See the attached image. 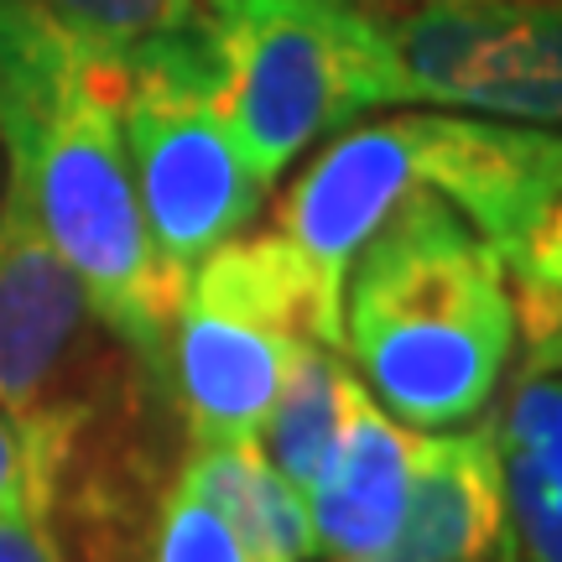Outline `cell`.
Returning a JSON list of instances; mask_svg holds the SVG:
<instances>
[{"mask_svg":"<svg viewBox=\"0 0 562 562\" xmlns=\"http://www.w3.org/2000/svg\"><path fill=\"white\" fill-rule=\"evenodd\" d=\"M125 68L32 0H0V151L47 245L89 307L146 364L167 370L178 292L131 182L121 125Z\"/></svg>","mask_w":562,"mask_h":562,"instance_id":"1","label":"cell"},{"mask_svg":"<svg viewBox=\"0 0 562 562\" xmlns=\"http://www.w3.org/2000/svg\"><path fill=\"white\" fill-rule=\"evenodd\" d=\"M516 355V297L501 250L448 203L406 193L344 271V360L417 432L463 427Z\"/></svg>","mask_w":562,"mask_h":562,"instance_id":"2","label":"cell"},{"mask_svg":"<svg viewBox=\"0 0 562 562\" xmlns=\"http://www.w3.org/2000/svg\"><path fill=\"white\" fill-rule=\"evenodd\" d=\"M406 193L448 203L510 266L562 193V131L422 104L355 121L323 140L286 188L277 229L302 250L339 313L349 261Z\"/></svg>","mask_w":562,"mask_h":562,"instance_id":"3","label":"cell"},{"mask_svg":"<svg viewBox=\"0 0 562 562\" xmlns=\"http://www.w3.org/2000/svg\"><path fill=\"white\" fill-rule=\"evenodd\" d=\"M214 100L271 188L292 161L396 104L381 0H209Z\"/></svg>","mask_w":562,"mask_h":562,"instance_id":"4","label":"cell"},{"mask_svg":"<svg viewBox=\"0 0 562 562\" xmlns=\"http://www.w3.org/2000/svg\"><path fill=\"white\" fill-rule=\"evenodd\" d=\"M344 349V313L281 229H245L209 250L182 281L167 381L188 442H245L261 432L302 344Z\"/></svg>","mask_w":562,"mask_h":562,"instance_id":"5","label":"cell"},{"mask_svg":"<svg viewBox=\"0 0 562 562\" xmlns=\"http://www.w3.org/2000/svg\"><path fill=\"white\" fill-rule=\"evenodd\" d=\"M131 182L161 277L182 297L188 271L250 229L266 182L245 167L214 100V42L131 63L121 89Z\"/></svg>","mask_w":562,"mask_h":562,"instance_id":"6","label":"cell"},{"mask_svg":"<svg viewBox=\"0 0 562 562\" xmlns=\"http://www.w3.org/2000/svg\"><path fill=\"white\" fill-rule=\"evenodd\" d=\"M396 104L562 131V0L385 5Z\"/></svg>","mask_w":562,"mask_h":562,"instance_id":"7","label":"cell"},{"mask_svg":"<svg viewBox=\"0 0 562 562\" xmlns=\"http://www.w3.org/2000/svg\"><path fill=\"white\" fill-rule=\"evenodd\" d=\"M501 558H510V510H505V469L495 422L417 432L406 516L381 562Z\"/></svg>","mask_w":562,"mask_h":562,"instance_id":"8","label":"cell"},{"mask_svg":"<svg viewBox=\"0 0 562 562\" xmlns=\"http://www.w3.org/2000/svg\"><path fill=\"white\" fill-rule=\"evenodd\" d=\"M412 459H417V427L396 422L364 391L360 402H355L349 427H344L334 463L307 490L313 552L323 562H381L385 558V547L396 542L402 516H406Z\"/></svg>","mask_w":562,"mask_h":562,"instance_id":"9","label":"cell"},{"mask_svg":"<svg viewBox=\"0 0 562 562\" xmlns=\"http://www.w3.org/2000/svg\"><path fill=\"white\" fill-rule=\"evenodd\" d=\"M510 542L526 562H562V370H531L495 417Z\"/></svg>","mask_w":562,"mask_h":562,"instance_id":"10","label":"cell"},{"mask_svg":"<svg viewBox=\"0 0 562 562\" xmlns=\"http://www.w3.org/2000/svg\"><path fill=\"white\" fill-rule=\"evenodd\" d=\"M360 396H364V381L349 370L344 349L313 339L292 355L286 381H281L256 442H261V453L271 459V469L297 490L302 501L323 480V469L334 463L339 438H344V427H349V417H355Z\"/></svg>","mask_w":562,"mask_h":562,"instance_id":"11","label":"cell"},{"mask_svg":"<svg viewBox=\"0 0 562 562\" xmlns=\"http://www.w3.org/2000/svg\"><path fill=\"white\" fill-rule=\"evenodd\" d=\"M178 484L199 490L240 526L271 562H313V521L307 501L281 480L261 442H188L178 463Z\"/></svg>","mask_w":562,"mask_h":562,"instance_id":"12","label":"cell"},{"mask_svg":"<svg viewBox=\"0 0 562 562\" xmlns=\"http://www.w3.org/2000/svg\"><path fill=\"white\" fill-rule=\"evenodd\" d=\"M121 68L209 47V0H32Z\"/></svg>","mask_w":562,"mask_h":562,"instance_id":"13","label":"cell"},{"mask_svg":"<svg viewBox=\"0 0 562 562\" xmlns=\"http://www.w3.org/2000/svg\"><path fill=\"white\" fill-rule=\"evenodd\" d=\"M151 562H271V558L214 501H203L199 490L172 480L157 510Z\"/></svg>","mask_w":562,"mask_h":562,"instance_id":"14","label":"cell"},{"mask_svg":"<svg viewBox=\"0 0 562 562\" xmlns=\"http://www.w3.org/2000/svg\"><path fill=\"white\" fill-rule=\"evenodd\" d=\"M510 286L521 292H542V297H558L562 302V193L552 199L537 229L526 235V245L516 250L510 261Z\"/></svg>","mask_w":562,"mask_h":562,"instance_id":"15","label":"cell"},{"mask_svg":"<svg viewBox=\"0 0 562 562\" xmlns=\"http://www.w3.org/2000/svg\"><path fill=\"white\" fill-rule=\"evenodd\" d=\"M510 297H516V344H526V364L562 370V302L521 286H510Z\"/></svg>","mask_w":562,"mask_h":562,"instance_id":"16","label":"cell"},{"mask_svg":"<svg viewBox=\"0 0 562 562\" xmlns=\"http://www.w3.org/2000/svg\"><path fill=\"white\" fill-rule=\"evenodd\" d=\"M0 562H68L47 516L32 501L0 510Z\"/></svg>","mask_w":562,"mask_h":562,"instance_id":"17","label":"cell"},{"mask_svg":"<svg viewBox=\"0 0 562 562\" xmlns=\"http://www.w3.org/2000/svg\"><path fill=\"white\" fill-rule=\"evenodd\" d=\"M26 501V453H21L16 427L0 412V510Z\"/></svg>","mask_w":562,"mask_h":562,"instance_id":"18","label":"cell"},{"mask_svg":"<svg viewBox=\"0 0 562 562\" xmlns=\"http://www.w3.org/2000/svg\"><path fill=\"white\" fill-rule=\"evenodd\" d=\"M381 5H396V0H381Z\"/></svg>","mask_w":562,"mask_h":562,"instance_id":"19","label":"cell"},{"mask_svg":"<svg viewBox=\"0 0 562 562\" xmlns=\"http://www.w3.org/2000/svg\"><path fill=\"white\" fill-rule=\"evenodd\" d=\"M501 562H510V558H501Z\"/></svg>","mask_w":562,"mask_h":562,"instance_id":"20","label":"cell"}]
</instances>
